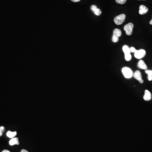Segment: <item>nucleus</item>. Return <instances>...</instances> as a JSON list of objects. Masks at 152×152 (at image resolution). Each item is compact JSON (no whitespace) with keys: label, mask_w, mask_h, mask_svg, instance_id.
Listing matches in <instances>:
<instances>
[{"label":"nucleus","mask_w":152,"mask_h":152,"mask_svg":"<svg viewBox=\"0 0 152 152\" xmlns=\"http://www.w3.org/2000/svg\"><path fill=\"white\" fill-rule=\"evenodd\" d=\"M122 72L125 78L127 79L132 78L134 74L132 69L127 67L123 68L122 69Z\"/></svg>","instance_id":"1"},{"label":"nucleus","mask_w":152,"mask_h":152,"mask_svg":"<svg viewBox=\"0 0 152 152\" xmlns=\"http://www.w3.org/2000/svg\"><path fill=\"white\" fill-rule=\"evenodd\" d=\"M126 17V15L124 14H121L120 15L116 17L114 20V23L117 25H121L125 20Z\"/></svg>","instance_id":"2"},{"label":"nucleus","mask_w":152,"mask_h":152,"mask_svg":"<svg viewBox=\"0 0 152 152\" xmlns=\"http://www.w3.org/2000/svg\"><path fill=\"white\" fill-rule=\"evenodd\" d=\"M133 28V24L132 23H129L125 25L124 27V30L126 31V34L127 35H130L132 34Z\"/></svg>","instance_id":"3"},{"label":"nucleus","mask_w":152,"mask_h":152,"mask_svg":"<svg viewBox=\"0 0 152 152\" xmlns=\"http://www.w3.org/2000/svg\"><path fill=\"white\" fill-rule=\"evenodd\" d=\"M145 55H146V51L143 49H141L138 50H137L134 53L135 57L138 59H140L144 57Z\"/></svg>","instance_id":"4"},{"label":"nucleus","mask_w":152,"mask_h":152,"mask_svg":"<svg viewBox=\"0 0 152 152\" xmlns=\"http://www.w3.org/2000/svg\"><path fill=\"white\" fill-rule=\"evenodd\" d=\"M134 78L138 80L140 83H143L144 82L143 79H142V76L141 73L139 71H136L133 74Z\"/></svg>","instance_id":"5"},{"label":"nucleus","mask_w":152,"mask_h":152,"mask_svg":"<svg viewBox=\"0 0 152 152\" xmlns=\"http://www.w3.org/2000/svg\"><path fill=\"white\" fill-rule=\"evenodd\" d=\"M91 9L94 13V14L96 16H100L102 14L101 10L99 9H98L96 5H92L91 7Z\"/></svg>","instance_id":"6"},{"label":"nucleus","mask_w":152,"mask_h":152,"mask_svg":"<svg viewBox=\"0 0 152 152\" xmlns=\"http://www.w3.org/2000/svg\"><path fill=\"white\" fill-rule=\"evenodd\" d=\"M144 99L146 101H149L151 100L152 98V96H151V94L149 90H145L144 91V95L143 96Z\"/></svg>","instance_id":"7"},{"label":"nucleus","mask_w":152,"mask_h":152,"mask_svg":"<svg viewBox=\"0 0 152 152\" xmlns=\"http://www.w3.org/2000/svg\"><path fill=\"white\" fill-rule=\"evenodd\" d=\"M148 11V9L146 6L144 5H141L140 6V10H139V14L141 15H143L146 14Z\"/></svg>","instance_id":"8"},{"label":"nucleus","mask_w":152,"mask_h":152,"mask_svg":"<svg viewBox=\"0 0 152 152\" xmlns=\"http://www.w3.org/2000/svg\"><path fill=\"white\" fill-rule=\"evenodd\" d=\"M138 67L140 69H144V70H147V69L148 68L147 66L145 64V63L143 60H140L139 61L138 63Z\"/></svg>","instance_id":"9"},{"label":"nucleus","mask_w":152,"mask_h":152,"mask_svg":"<svg viewBox=\"0 0 152 152\" xmlns=\"http://www.w3.org/2000/svg\"><path fill=\"white\" fill-rule=\"evenodd\" d=\"M121 35H122V32L120 29L117 28L115 29L113 31L112 37L119 38V37H121Z\"/></svg>","instance_id":"10"},{"label":"nucleus","mask_w":152,"mask_h":152,"mask_svg":"<svg viewBox=\"0 0 152 152\" xmlns=\"http://www.w3.org/2000/svg\"><path fill=\"white\" fill-rule=\"evenodd\" d=\"M9 144L11 146L15 145V144H19L18 138H13L9 141Z\"/></svg>","instance_id":"11"},{"label":"nucleus","mask_w":152,"mask_h":152,"mask_svg":"<svg viewBox=\"0 0 152 152\" xmlns=\"http://www.w3.org/2000/svg\"><path fill=\"white\" fill-rule=\"evenodd\" d=\"M17 134V133L16 132H12L11 131H8L6 133V135L10 138H13L16 136Z\"/></svg>","instance_id":"12"},{"label":"nucleus","mask_w":152,"mask_h":152,"mask_svg":"<svg viewBox=\"0 0 152 152\" xmlns=\"http://www.w3.org/2000/svg\"><path fill=\"white\" fill-rule=\"evenodd\" d=\"M122 50L124 51L125 54H129L131 53L130 51V48H129L128 46L126 45L122 47Z\"/></svg>","instance_id":"13"},{"label":"nucleus","mask_w":152,"mask_h":152,"mask_svg":"<svg viewBox=\"0 0 152 152\" xmlns=\"http://www.w3.org/2000/svg\"><path fill=\"white\" fill-rule=\"evenodd\" d=\"M146 73L148 74V79L149 81L152 80V71L150 70H146Z\"/></svg>","instance_id":"14"},{"label":"nucleus","mask_w":152,"mask_h":152,"mask_svg":"<svg viewBox=\"0 0 152 152\" xmlns=\"http://www.w3.org/2000/svg\"><path fill=\"white\" fill-rule=\"evenodd\" d=\"M125 58L126 61H128L132 59V55H131L130 53L125 54Z\"/></svg>","instance_id":"15"},{"label":"nucleus","mask_w":152,"mask_h":152,"mask_svg":"<svg viewBox=\"0 0 152 152\" xmlns=\"http://www.w3.org/2000/svg\"><path fill=\"white\" fill-rule=\"evenodd\" d=\"M116 2L117 3L120 4H125L127 0H115Z\"/></svg>","instance_id":"16"},{"label":"nucleus","mask_w":152,"mask_h":152,"mask_svg":"<svg viewBox=\"0 0 152 152\" xmlns=\"http://www.w3.org/2000/svg\"><path fill=\"white\" fill-rule=\"evenodd\" d=\"M4 126L0 127V136H1L3 134V132L4 130Z\"/></svg>","instance_id":"17"},{"label":"nucleus","mask_w":152,"mask_h":152,"mask_svg":"<svg viewBox=\"0 0 152 152\" xmlns=\"http://www.w3.org/2000/svg\"><path fill=\"white\" fill-rule=\"evenodd\" d=\"M130 48V51L131 53H135V52L137 50H136V49L133 47H131Z\"/></svg>","instance_id":"18"},{"label":"nucleus","mask_w":152,"mask_h":152,"mask_svg":"<svg viewBox=\"0 0 152 152\" xmlns=\"http://www.w3.org/2000/svg\"><path fill=\"white\" fill-rule=\"evenodd\" d=\"M71 1L74 2H78L80 1V0H71Z\"/></svg>","instance_id":"19"},{"label":"nucleus","mask_w":152,"mask_h":152,"mask_svg":"<svg viewBox=\"0 0 152 152\" xmlns=\"http://www.w3.org/2000/svg\"><path fill=\"white\" fill-rule=\"evenodd\" d=\"M21 152H28V151H27V150H25V149H23V150H22L21 151Z\"/></svg>","instance_id":"20"},{"label":"nucleus","mask_w":152,"mask_h":152,"mask_svg":"<svg viewBox=\"0 0 152 152\" xmlns=\"http://www.w3.org/2000/svg\"><path fill=\"white\" fill-rule=\"evenodd\" d=\"M2 152H10L9 150H3Z\"/></svg>","instance_id":"21"},{"label":"nucleus","mask_w":152,"mask_h":152,"mask_svg":"<svg viewBox=\"0 0 152 152\" xmlns=\"http://www.w3.org/2000/svg\"><path fill=\"white\" fill-rule=\"evenodd\" d=\"M150 25H152V19L150 21Z\"/></svg>","instance_id":"22"},{"label":"nucleus","mask_w":152,"mask_h":152,"mask_svg":"<svg viewBox=\"0 0 152 152\" xmlns=\"http://www.w3.org/2000/svg\"></svg>","instance_id":"23"}]
</instances>
